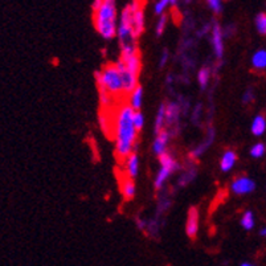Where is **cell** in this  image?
Masks as SVG:
<instances>
[{
    "mask_svg": "<svg viewBox=\"0 0 266 266\" xmlns=\"http://www.w3.org/2000/svg\"><path fill=\"white\" fill-rule=\"evenodd\" d=\"M135 110L130 105L119 107L116 118V153L119 159L126 160L131 154H137L138 131L132 122Z\"/></svg>",
    "mask_w": 266,
    "mask_h": 266,
    "instance_id": "cell-1",
    "label": "cell"
},
{
    "mask_svg": "<svg viewBox=\"0 0 266 266\" xmlns=\"http://www.w3.org/2000/svg\"><path fill=\"white\" fill-rule=\"evenodd\" d=\"M94 25L105 40H110L117 35V3L114 0H104L102 6L94 12Z\"/></svg>",
    "mask_w": 266,
    "mask_h": 266,
    "instance_id": "cell-2",
    "label": "cell"
},
{
    "mask_svg": "<svg viewBox=\"0 0 266 266\" xmlns=\"http://www.w3.org/2000/svg\"><path fill=\"white\" fill-rule=\"evenodd\" d=\"M96 81L100 90H106L113 97H119L125 94L122 77L117 69L116 64L114 65L109 64L101 72H96Z\"/></svg>",
    "mask_w": 266,
    "mask_h": 266,
    "instance_id": "cell-3",
    "label": "cell"
},
{
    "mask_svg": "<svg viewBox=\"0 0 266 266\" xmlns=\"http://www.w3.org/2000/svg\"><path fill=\"white\" fill-rule=\"evenodd\" d=\"M117 35H118L121 49L125 47H128V45H137V39L138 37H137L134 28H132L131 10H130V6H128V4L123 8L122 13H121Z\"/></svg>",
    "mask_w": 266,
    "mask_h": 266,
    "instance_id": "cell-4",
    "label": "cell"
},
{
    "mask_svg": "<svg viewBox=\"0 0 266 266\" xmlns=\"http://www.w3.org/2000/svg\"><path fill=\"white\" fill-rule=\"evenodd\" d=\"M160 162V169L158 171L157 178L154 180V187L157 189H162L163 185L166 184L167 179L171 176V174L175 173L176 169L179 168V164L175 159L173 158V155L168 153H164L163 155L159 157Z\"/></svg>",
    "mask_w": 266,
    "mask_h": 266,
    "instance_id": "cell-5",
    "label": "cell"
},
{
    "mask_svg": "<svg viewBox=\"0 0 266 266\" xmlns=\"http://www.w3.org/2000/svg\"><path fill=\"white\" fill-rule=\"evenodd\" d=\"M130 10H131V24L134 28L137 37L143 33L144 31V8L141 2H131L128 3Z\"/></svg>",
    "mask_w": 266,
    "mask_h": 266,
    "instance_id": "cell-6",
    "label": "cell"
},
{
    "mask_svg": "<svg viewBox=\"0 0 266 266\" xmlns=\"http://www.w3.org/2000/svg\"><path fill=\"white\" fill-rule=\"evenodd\" d=\"M117 69L118 72L121 73V77H122V82H123V89H125V94H131L135 89L138 88V77L134 75L132 73L128 72L127 69L125 68L123 63L121 60H118L116 64Z\"/></svg>",
    "mask_w": 266,
    "mask_h": 266,
    "instance_id": "cell-7",
    "label": "cell"
},
{
    "mask_svg": "<svg viewBox=\"0 0 266 266\" xmlns=\"http://www.w3.org/2000/svg\"><path fill=\"white\" fill-rule=\"evenodd\" d=\"M256 183L248 176H238L231 184V189L236 195H248L254 191Z\"/></svg>",
    "mask_w": 266,
    "mask_h": 266,
    "instance_id": "cell-8",
    "label": "cell"
},
{
    "mask_svg": "<svg viewBox=\"0 0 266 266\" xmlns=\"http://www.w3.org/2000/svg\"><path fill=\"white\" fill-rule=\"evenodd\" d=\"M212 45L216 57L221 60L224 56V35H222L221 27L217 23H215L212 27Z\"/></svg>",
    "mask_w": 266,
    "mask_h": 266,
    "instance_id": "cell-9",
    "label": "cell"
},
{
    "mask_svg": "<svg viewBox=\"0 0 266 266\" xmlns=\"http://www.w3.org/2000/svg\"><path fill=\"white\" fill-rule=\"evenodd\" d=\"M185 232H187L188 237H196L197 232H199V211H197V208L192 207L188 212Z\"/></svg>",
    "mask_w": 266,
    "mask_h": 266,
    "instance_id": "cell-10",
    "label": "cell"
},
{
    "mask_svg": "<svg viewBox=\"0 0 266 266\" xmlns=\"http://www.w3.org/2000/svg\"><path fill=\"white\" fill-rule=\"evenodd\" d=\"M169 142V132L167 130H163L157 135V138L153 143V151L155 155L160 157L164 153H167V146Z\"/></svg>",
    "mask_w": 266,
    "mask_h": 266,
    "instance_id": "cell-11",
    "label": "cell"
},
{
    "mask_svg": "<svg viewBox=\"0 0 266 266\" xmlns=\"http://www.w3.org/2000/svg\"><path fill=\"white\" fill-rule=\"evenodd\" d=\"M126 164V174H127V178L134 180L139 174V157L138 154H131L127 159L125 160Z\"/></svg>",
    "mask_w": 266,
    "mask_h": 266,
    "instance_id": "cell-12",
    "label": "cell"
},
{
    "mask_svg": "<svg viewBox=\"0 0 266 266\" xmlns=\"http://www.w3.org/2000/svg\"><path fill=\"white\" fill-rule=\"evenodd\" d=\"M236 162H237V155H236L235 151H226L220 160V168H221L222 173H229L235 167Z\"/></svg>",
    "mask_w": 266,
    "mask_h": 266,
    "instance_id": "cell-13",
    "label": "cell"
},
{
    "mask_svg": "<svg viewBox=\"0 0 266 266\" xmlns=\"http://www.w3.org/2000/svg\"><path fill=\"white\" fill-rule=\"evenodd\" d=\"M213 138H215V131H213L212 128H211L210 135L207 137V139H205L203 143L199 144V146H197V147L195 148L191 154H189V157H191L192 159H197V158H200L201 155H203V154L208 150V147H210L211 143L213 142Z\"/></svg>",
    "mask_w": 266,
    "mask_h": 266,
    "instance_id": "cell-14",
    "label": "cell"
},
{
    "mask_svg": "<svg viewBox=\"0 0 266 266\" xmlns=\"http://www.w3.org/2000/svg\"><path fill=\"white\" fill-rule=\"evenodd\" d=\"M179 114H180V106L179 104L171 102L166 106V121L169 126H173L174 123L178 122Z\"/></svg>",
    "mask_w": 266,
    "mask_h": 266,
    "instance_id": "cell-15",
    "label": "cell"
},
{
    "mask_svg": "<svg viewBox=\"0 0 266 266\" xmlns=\"http://www.w3.org/2000/svg\"><path fill=\"white\" fill-rule=\"evenodd\" d=\"M142 102H143V88H142L141 85H138V88L130 94V102H128V105H130L135 111H139L142 107Z\"/></svg>",
    "mask_w": 266,
    "mask_h": 266,
    "instance_id": "cell-16",
    "label": "cell"
},
{
    "mask_svg": "<svg viewBox=\"0 0 266 266\" xmlns=\"http://www.w3.org/2000/svg\"><path fill=\"white\" fill-rule=\"evenodd\" d=\"M166 123V104H162L158 109V113H157V118H155V125H154V132L155 135L159 134L160 131H163L164 126Z\"/></svg>",
    "mask_w": 266,
    "mask_h": 266,
    "instance_id": "cell-17",
    "label": "cell"
},
{
    "mask_svg": "<svg viewBox=\"0 0 266 266\" xmlns=\"http://www.w3.org/2000/svg\"><path fill=\"white\" fill-rule=\"evenodd\" d=\"M251 130L253 132V135L256 137H261V135L265 134L266 131V119L263 116H257L254 117L253 122H252Z\"/></svg>",
    "mask_w": 266,
    "mask_h": 266,
    "instance_id": "cell-18",
    "label": "cell"
},
{
    "mask_svg": "<svg viewBox=\"0 0 266 266\" xmlns=\"http://www.w3.org/2000/svg\"><path fill=\"white\" fill-rule=\"evenodd\" d=\"M121 192H122L123 197H125L126 200H131L132 197L135 196V192H137L134 180H131V179L128 178L125 179L122 183V187H121Z\"/></svg>",
    "mask_w": 266,
    "mask_h": 266,
    "instance_id": "cell-19",
    "label": "cell"
},
{
    "mask_svg": "<svg viewBox=\"0 0 266 266\" xmlns=\"http://www.w3.org/2000/svg\"><path fill=\"white\" fill-rule=\"evenodd\" d=\"M252 65H253L254 69L262 70L266 68V50L260 49L257 50L256 53L252 57Z\"/></svg>",
    "mask_w": 266,
    "mask_h": 266,
    "instance_id": "cell-20",
    "label": "cell"
},
{
    "mask_svg": "<svg viewBox=\"0 0 266 266\" xmlns=\"http://www.w3.org/2000/svg\"><path fill=\"white\" fill-rule=\"evenodd\" d=\"M210 80H211V69L207 68V66H204L199 70V74H197V81H199V85H200V88L203 89H207L208 84H210Z\"/></svg>",
    "mask_w": 266,
    "mask_h": 266,
    "instance_id": "cell-21",
    "label": "cell"
},
{
    "mask_svg": "<svg viewBox=\"0 0 266 266\" xmlns=\"http://www.w3.org/2000/svg\"><path fill=\"white\" fill-rule=\"evenodd\" d=\"M254 213L252 211H246L240 220V224L245 231H252L254 228Z\"/></svg>",
    "mask_w": 266,
    "mask_h": 266,
    "instance_id": "cell-22",
    "label": "cell"
},
{
    "mask_svg": "<svg viewBox=\"0 0 266 266\" xmlns=\"http://www.w3.org/2000/svg\"><path fill=\"white\" fill-rule=\"evenodd\" d=\"M256 28L261 35H266V13L261 12L256 16Z\"/></svg>",
    "mask_w": 266,
    "mask_h": 266,
    "instance_id": "cell-23",
    "label": "cell"
},
{
    "mask_svg": "<svg viewBox=\"0 0 266 266\" xmlns=\"http://www.w3.org/2000/svg\"><path fill=\"white\" fill-rule=\"evenodd\" d=\"M167 20H168V17H167L166 13L162 16H159V19H158V23H157V27H155V33H157L158 37H160V36L163 35V32L166 31Z\"/></svg>",
    "mask_w": 266,
    "mask_h": 266,
    "instance_id": "cell-24",
    "label": "cell"
},
{
    "mask_svg": "<svg viewBox=\"0 0 266 266\" xmlns=\"http://www.w3.org/2000/svg\"><path fill=\"white\" fill-rule=\"evenodd\" d=\"M168 6H169V0H159V2H157L155 6H154V12H155V15L158 16L164 15V12H166L167 7Z\"/></svg>",
    "mask_w": 266,
    "mask_h": 266,
    "instance_id": "cell-25",
    "label": "cell"
},
{
    "mask_svg": "<svg viewBox=\"0 0 266 266\" xmlns=\"http://www.w3.org/2000/svg\"><path fill=\"white\" fill-rule=\"evenodd\" d=\"M132 122H134L135 128H137V131H141L142 128L144 126V116L142 114V111H134V116H132Z\"/></svg>",
    "mask_w": 266,
    "mask_h": 266,
    "instance_id": "cell-26",
    "label": "cell"
},
{
    "mask_svg": "<svg viewBox=\"0 0 266 266\" xmlns=\"http://www.w3.org/2000/svg\"><path fill=\"white\" fill-rule=\"evenodd\" d=\"M266 151V147L265 144L263 143H256L253 146V147L251 148V155L253 158H256V159H258V158H262L263 154H265Z\"/></svg>",
    "mask_w": 266,
    "mask_h": 266,
    "instance_id": "cell-27",
    "label": "cell"
},
{
    "mask_svg": "<svg viewBox=\"0 0 266 266\" xmlns=\"http://www.w3.org/2000/svg\"><path fill=\"white\" fill-rule=\"evenodd\" d=\"M100 100L102 106H111L114 104V97L106 90H100Z\"/></svg>",
    "mask_w": 266,
    "mask_h": 266,
    "instance_id": "cell-28",
    "label": "cell"
},
{
    "mask_svg": "<svg viewBox=\"0 0 266 266\" xmlns=\"http://www.w3.org/2000/svg\"><path fill=\"white\" fill-rule=\"evenodd\" d=\"M207 4L213 13L220 15V13L222 12V3L220 2V0H208Z\"/></svg>",
    "mask_w": 266,
    "mask_h": 266,
    "instance_id": "cell-29",
    "label": "cell"
},
{
    "mask_svg": "<svg viewBox=\"0 0 266 266\" xmlns=\"http://www.w3.org/2000/svg\"><path fill=\"white\" fill-rule=\"evenodd\" d=\"M195 175H196V173H195V171H192L191 174L185 173L184 175H182V178L179 179V185H180V187H184L185 184H188V183L191 182L192 179L195 178Z\"/></svg>",
    "mask_w": 266,
    "mask_h": 266,
    "instance_id": "cell-30",
    "label": "cell"
},
{
    "mask_svg": "<svg viewBox=\"0 0 266 266\" xmlns=\"http://www.w3.org/2000/svg\"><path fill=\"white\" fill-rule=\"evenodd\" d=\"M254 101V94L252 90H246L244 93V96H242V102L244 104H252Z\"/></svg>",
    "mask_w": 266,
    "mask_h": 266,
    "instance_id": "cell-31",
    "label": "cell"
},
{
    "mask_svg": "<svg viewBox=\"0 0 266 266\" xmlns=\"http://www.w3.org/2000/svg\"><path fill=\"white\" fill-rule=\"evenodd\" d=\"M167 60H168V50L164 49V50H163L162 57H160V63H159L160 68H163V66L166 65V64H167Z\"/></svg>",
    "mask_w": 266,
    "mask_h": 266,
    "instance_id": "cell-32",
    "label": "cell"
},
{
    "mask_svg": "<svg viewBox=\"0 0 266 266\" xmlns=\"http://www.w3.org/2000/svg\"><path fill=\"white\" fill-rule=\"evenodd\" d=\"M146 225H147V224H146V221H144V220H142V219L137 220V226H138V229L143 231V229L146 228Z\"/></svg>",
    "mask_w": 266,
    "mask_h": 266,
    "instance_id": "cell-33",
    "label": "cell"
},
{
    "mask_svg": "<svg viewBox=\"0 0 266 266\" xmlns=\"http://www.w3.org/2000/svg\"><path fill=\"white\" fill-rule=\"evenodd\" d=\"M260 235L262 236V237H266V226H265V228L261 229V231H260Z\"/></svg>",
    "mask_w": 266,
    "mask_h": 266,
    "instance_id": "cell-34",
    "label": "cell"
},
{
    "mask_svg": "<svg viewBox=\"0 0 266 266\" xmlns=\"http://www.w3.org/2000/svg\"><path fill=\"white\" fill-rule=\"evenodd\" d=\"M167 82H168V84L173 82V75H167Z\"/></svg>",
    "mask_w": 266,
    "mask_h": 266,
    "instance_id": "cell-35",
    "label": "cell"
},
{
    "mask_svg": "<svg viewBox=\"0 0 266 266\" xmlns=\"http://www.w3.org/2000/svg\"><path fill=\"white\" fill-rule=\"evenodd\" d=\"M240 266H254V265H252V263H248V262H244V263H241V265Z\"/></svg>",
    "mask_w": 266,
    "mask_h": 266,
    "instance_id": "cell-36",
    "label": "cell"
}]
</instances>
